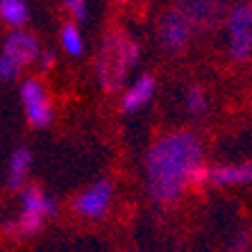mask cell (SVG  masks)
<instances>
[{"label":"cell","instance_id":"cell-16","mask_svg":"<svg viewBox=\"0 0 252 252\" xmlns=\"http://www.w3.org/2000/svg\"><path fill=\"white\" fill-rule=\"evenodd\" d=\"M62 7L66 9V14L70 16L68 21H73V23H84L89 16V5L84 0H64Z\"/></svg>","mask_w":252,"mask_h":252},{"label":"cell","instance_id":"cell-6","mask_svg":"<svg viewBox=\"0 0 252 252\" xmlns=\"http://www.w3.org/2000/svg\"><path fill=\"white\" fill-rule=\"evenodd\" d=\"M116 189L114 182L109 180H98V182L89 184L87 189H82L75 198L70 200V209L73 214L84 220H102L107 216V211L114 202Z\"/></svg>","mask_w":252,"mask_h":252},{"label":"cell","instance_id":"cell-9","mask_svg":"<svg viewBox=\"0 0 252 252\" xmlns=\"http://www.w3.org/2000/svg\"><path fill=\"white\" fill-rule=\"evenodd\" d=\"M41 53V43L32 32L28 30H16V32H9L2 41V55L9 57L18 68L23 70L25 66L36 64Z\"/></svg>","mask_w":252,"mask_h":252},{"label":"cell","instance_id":"cell-3","mask_svg":"<svg viewBox=\"0 0 252 252\" xmlns=\"http://www.w3.org/2000/svg\"><path fill=\"white\" fill-rule=\"evenodd\" d=\"M59 214V202L39 184H25L18 191V216L2 223V234L9 239H30L39 234L46 220Z\"/></svg>","mask_w":252,"mask_h":252},{"label":"cell","instance_id":"cell-5","mask_svg":"<svg viewBox=\"0 0 252 252\" xmlns=\"http://www.w3.org/2000/svg\"><path fill=\"white\" fill-rule=\"evenodd\" d=\"M18 95H21V102H23L28 123L34 129L50 127L55 112H53V102H50V95H48V89L43 84V80L25 77L21 82V87H18Z\"/></svg>","mask_w":252,"mask_h":252},{"label":"cell","instance_id":"cell-14","mask_svg":"<svg viewBox=\"0 0 252 252\" xmlns=\"http://www.w3.org/2000/svg\"><path fill=\"white\" fill-rule=\"evenodd\" d=\"M59 43L64 48V53L70 57H80L84 53V36L80 25L73 23V21H66L59 28Z\"/></svg>","mask_w":252,"mask_h":252},{"label":"cell","instance_id":"cell-13","mask_svg":"<svg viewBox=\"0 0 252 252\" xmlns=\"http://www.w3.org/2000/svg\"><path fill=\"white\" fill-rule=\"evenodd\" d=\"M30 21V5L25 0H0V23L16 32L25 30Z\"/></svg>","mask_w":252,"mask_h":252},{"label":"cell","instance_id":"cell-8","mask_svg":"<svg viewBox=\"0 0 252 252\" xmlns=\"http://www.w3.org/2000/svg\"><path fill=\"white\" fill-rule=\"evenodd\" d=\"M177 9L189 18V23L193 25L195 32H211V30L225 25L229 5L227 2H211V0H187V2H177Z\"/></svg>","mask_w":252,"mask_h":252},{"label":"cell","instance_id":"cell-11","mask_svg":"<svg viewBox=\"0 0 252 252\" xmlns=\"http://www.w3.org/2000/svg\"><path fill=\"white\" fill-rule=\"evenodd\" d=\"M211 187H246L252 184V161L209 166Z\"/></svg>","mask_w":252,"mask_h":252},{"label":"cell","instance_id":"cell-20","mask_svg":"<svg viewBox=\"0 0 252 252\" xmlns=\"http://www.w3.org/2000/svg\"><path fill=\"white\" fill-rule=\"evenodd\" d=\"M250 5H252V2H250Z\"/></svg>","mask_w":252,"mask_h":252},{"label":"cell","instance_id":"cell-2","mask_svg":"<svg viewBox=\"0 0 252 252\" xmlns=\"http://www.w3.org/2000/svg\"><path fill=\"white\" fill-rule=\"evenodd\" d=\"M141 62V46L123 30H107L95 55V80L105 94H118L127 87V73Z\"/></svg>","mask_w":252,"mask_h":252},{"label":"cell","instance_id":"cell-10","mask_svg":"<svg viewBox=\"0 0 252 252\" xmlns=\"http://www.w3.org/2000/svg\"><path fill=\"white\" fill-rule=\"evenodd\" d=\"M155 94H157V80L150 73H143V75H139L134 82H129L123 89V94H121V109L125 114L141 112L143 107H148L153 102Z\"/></svg>","mask_w":252,"mask_h":252},{"label":"cell","instance_id":"cell-18","mask_svg":"<svg viewBox=\"0 0 252 252\" xmlns=\"http://www.w3.org/2000/svg\"><path fill=\"white\" fill-rule=\"evenodd\" d=\"M18 75H21V68L9 57H5V55L0 53V80L2 82H14Z\"/></svg>","mask_w":252,"mask_h":252},{"label":"cell","instance_id":"cell-1","mask_svg":"<svg viewBox=\"0 0 252 252\" xmlns=\"http://www.w3.org/2000/svg\"><path fill=\"white\" fill-rule=\"evenodd\" d=\"M205 159L193 129H168L150 143L143 159L146 193L157 207H173L189 191V175Z\"/></svg>","mask_w":252,"mask_h":252},{"label":"cell","instance_id":"cell-19","mask_svg":"<svg viewBox=\"0 0 252 252\" xmlns=\"http://www.w3.org/2000/svg\"><path fill=\"white\" fill-rule=\"evenodd\" d=\"M55 62H57V55H55V50H50V48H41V53H39V59H36L39 68H41L43 73H48V70L55 66Z\"/></svg>","mask_w":252,"mask_h":252},{"label":"cell","instance_id":"cell-7","mask_svg":"<svg viewBox=\"0 0 252 252\" xmlns=\"http://www.w3.org/2000/svg\"><path fill=\"white\" fill-rule=\"evenodd\" d=\"M193 34H195L193 25L189 23V18L177 7H170V9H166L159 16L157 39L166 53H173V55L184 53L189 48V43H191V39H193Z\"/></svg>","mask_w":252,"mask_h":252},{"label":"cell","instance_id":"cell-4","mask_svg":"<svg viewBox=\"0 0 252 252\" xmlns=\"http://www.w3.org/2000/svg\"><path fill=\"white\" fill-rule=\"evenodd\" d=\"M225 34H227V53L234 62H248L252 57V5L236 2L229 5L225 18Z\"/></svg>","mask_w":252,"mask_h":252},{"label":"cell","instance_id":"cell-17","mask_svg":"<svg viewBox=\"0 0 252 252\" xmlns=\"http://www.w3.org/2000/svg\"><path fill=\"white\" fill-rule=\"evenodd\" d=\"M205 187H209V166L202 161V164H198L191 170V175H189V189L200 191V189H205Z\"/></svg>","mask_w":252,"mask_h":252},{"label":"cell","instance_id":"cell-12","mask_svg":"<svg viewBox=\"0 0 252 252\" xmlns=\"http://www.w3.org/2000/svg\"><path fill=\"white\" fill-rule=\"evenodd\" d=\"M30 170H32V150L28 146L16 148L9 157V166H7V189L21 191L28 184Z\"/></svg>","mask_w":252,"mask_h":252},{"label":"cell","instance_id":"cell-15","mask_svg":"<svg viewBox=\"0 0 252 252\" xmlns=\"http://www.w3.org/2000/svg\"><path fill=\"white\" fill-rule=\"evenodd\" d=\"M184 107L191 116H202L209 107V98H207V91L202 87H191L184 95Z\"/></svg>","mask_w":252,"mask_h":252}]
</instances>
